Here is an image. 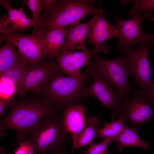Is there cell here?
Returning <instances> with one entry per match:
<instances>
[{"mask_svg": "<svg viewBox=\"0 0 154 154\" xmlns=\"http://www.w3.org/2000/svg\"><path fill=\"white\" fill-rule=\"evenodd\" d=\"M60 112L42 118L28 132L34 154H54L65 149L70 142V135L63 128Z\"/></svg>", "mask_w": 154, "mask_h": 154, "instance_id": "cell-3", "label": "cell"}, {"mask_svg": "<svg viewBox=\"0 0 154 154\" xmlns=\"http://www.w3.org/2000/svg\"><path fill=\"white\" fill-rule=\"evenodd\" d=\"M23 2L30 10L36 26L40 22L42 18L40 13L41 11L42 0H25Z\"/></svg>", "mask_w": 154, "mask_h": 154, "instance_id": "cell-26", "label": "cell"}, {"mask_svg": "<svg viewBox=\"0 0 154 154\" xmlns=\"http://www.w3.org/2000/svg\"><path fill=\"white\" fill-rule=\"evenodd\" d=\"M143 40L144 41L154 42V34L153 33H143Z\"/></svg>", "mask_w": 154, "mask_h": 154, "instance_id": "cell-30", "label": "cell"}, {"mask_svg": "<svg viewBox=\"0 0 154 154\" xmlns=\"http://www.w3.org/2000/svg\"><path fill=\"white\" fill-rule=\"evenodd\" d=\"M106 13L104 9L99 8L94 14L86 45L92 44L97 47L110 38L118 37V32L115 26L111 25L105 19Z\"/></svg>", "mask_w": 154, "mask_h": 154, "instance_id": "cell-13", "label": "cell"}, {"mask_svg": "<svg viewBox=\"0 0 154 154\" xmlns=\"http://www.w3.org/2000/svg\"><path fill=\"white\" fill-rule=\"evenodd\" d=\"M154 42L144 41L137 47L121 50L126 57L130 76L139 89L149 92L153 89V83L151 81L150 66L148 55L150 48Z\"/></svg>", "mask_w": 154, "mask_h": 154, "instance_id": "cell-7", "label": "cell"}, {"mask_svg": "<svg viewBox=\"0 0 154 154\" xmlns=\"http://www.w3.org/2000/svg\"><path fill=\"white\" fill-rule=\"evenodd\" d=\"M54 154H70L65 149H64Z\"/></svg>", "mask_w": 154, "mask_h": 154, "instance_id": "cell-32", "label": "cell"}, {"mask_svg": "<svg viewBox=\"0 0 154 154\" xmlns=\"http://www.w3.org/2000/svg\"><path fill=\"white\" fill-rule=\"evenodd\" d=\"M3 41L12 43L28 64L41 63L46 57L40 43L32 34L25 35L17 32L0 33V44Z\"/></svg>", "mask_w": 154, "mask_h": 154, "instance_id": "cell-9", "label": "cell"}, {"mask_svg": "<svg viewBox=\"0 0 154 154\" xmlns=\"http://www.w3.org/2000/svg\"><path fill=\"white\" fill-rule=\"evenodd\" d=\"M86 68L89 69L93 81L90 85L85 88L84 97L88 96L96 98L111 112V121L115 120L118 108L125 97L115 90L113 86L101 75L88 67Z\"/></svg>", "mask_w": 154, "mask_h": 154, "instance_id": "cell-8", "label": "cell"}, {"mask_svg": "<svg viewBox=\"0 0 154 154\" xmlns=\"http://www.w3.org/2000/svg\"><path fill=\"white\" fill-rule=\"evenodd\" d=\"M138 131L127 125L118 135L115 142H118L116 148L121 152L123 148L126 147H139L144 150L150 148V143L143 140L139 136Z\"/></svg>", "mask_w": 154, "mask_h": 154, "instance_id": "cell-17", "label": "cell"}, {"mask_svg": "<svg viewBox=\"0 0 154 154\" xmlns=\"http://www.w3.org/2000/svg\"><path fill=\"white\" fill-rule=\"evenodd\" d=\"M87 114V109L83 104H80L64 109L62 116V125L65 133L71 136L72 153L76 149L78 135L86 125Z\"/></svg>", "mask_w": 154, "mask_h": 154, "instance_id": "cell-12", "label": "cell"}, {"mask_svg": "<svg viewBox=\"0 0 154 154\" xmlns=\"http://www.w3.org/2000/svg\"><path fill=\"white\" fill-rule=\"evenodd\" d=\"M125 122L123 118L120 117L117 120L104 122L103 127L98 130L97 137L104 139L117 136L123 128Z\"/></svg>", "mask_w": 154, "mask_h": 154, "instance_id": "cell-24", "label": "cell"}, {"mask_svg": "<svg viewBox=\"0 0 154 154\" xmlns=\"http://www.w3.org/2000/svg\"><path fill=\"white\" fill-rule=\"evenodd\" d=\"M153 73L154 75V69H153ZM153 83V87L152 91L150 92V95L154 101V82Z\"/></svg>", "mask_w": 154, "mask_h": 154, "instance_id": "cell-33", "label": "cell"}, {"mask_svg": "<svg viewBox=\"0 0 154 154\" xmlns=\"http://www.w3.org/2000/svg\"><path fill=\"white\" fill-rule=\"evenodd\" d=\"M81 78L65 76L59 69L49 79L39 94L54 107L61 110L80 104L88 82L92 79L90 71L86 68Z\"/></svg>", "mask_w": 154, "mask_h": 154, "instance_id": "cell-2", "label": "cell"}, {"mask_svg": "<svg viewBox=\"0 0 154 154\" xmlns=\"http://www.w3.org/2000/svg\"><path fill=\"white\" fill-rule=\"evenodd\" d=\"M117 135L114 137L106 138L100 142L93 144L89 146L87 151L81 154H109L108 145L111 142L115 141Z\"/></svg>", "mask_w": 154, "mask_h": 154, "instance_id": "cell-25", "label": "cell"}, {"mask_svg": "<svg viewBox=\"0 0 154 154\" xmlns=\"http://www.w3.org/2000/svg\"><path fill=\"white\" fill-rule=\"evenodd\" d=\"M17 145L14 154H34L33 145L29 141L25 140Z\"/></svg>", "mask_w": 154, "mask_h": 154, "instance_id": "cell-27", "label": "cell"}, {"mask_svg": "<svg viewBox=\"0 0 154 154\" xmlns=\"http://www.w3.org/2000/svg\"><path fill=\"white\" fill-rule=\"evenodd\" d=\"M31 65L23 61L7 70L0 75V82L13 85L16 92H18L24 76Z\"/></svg>", "mask_w": 154, "mask_h": 154, "instance_id": "cell-19", "label": "cell"}, {"mask_svg": "<svg viewBox=\"0 0 154 154\" xmlns=\"http://www.w3.org/2000/svg\"><path fill=\"white\" fill-rule=\"evenodd\" d=\"M15 47L11 42L6 41L0 48V75L17 64L25 61Z\"/></svg>", "mask_w": 154, "mask_h": 154, "instance_id": "cell-18", "label": "cell"}, {"mask_svg": "<svg viewBox=\"0 0 154 154\" xmlns=\"http://www.w3.org/2000/svg\"><path fill=\"white\" fill-rule=\"evenodd\" d=\"M24 98L15 100L0 123L1 135L2 133L3 134L5 129H11L15 131V145L25 140V135L41 118L61 111L42 97Z\"/></svg>", "mask_w": 154, "mask_h": 154, "instance_id": "cell-1", "label": "cell"}, {"mask_svg": "<svg viewBox=\"0 0 154 154\" xmlns=\"http://www.w3.org/2000/svg\"><path fill=\"white\" fill-rule=\"evenodd\" d=\"M6 151L2 146H0V154H7Z\"/></svg>", "mask_w": 154, "mask_h": 154, "instance_id": "cell-31", "label": "cell"}, {"mask_svg": "<svg viewBox=\"0 0 154 154\" xmlns=\"http://www.w3.org/2000/svg\"><path fill=\"white\" fill-rule=\"evenodd\" d=\"M94 0H58L51 10L42 16L40 22L34 27L31 34L36 35L48 30L66 27L79 22L82 18L94 14L98 8Z\"/></svg>", "mask_w": 154, "mask_h": 154, "instance_id": "cell-4", "label": "cell"}, {"mask_svg": "<svg viewBox=\"0 0 154 154\" xmlns=\"http://www.w3.org/2000/svg\"><path fill=\"white\" fill-rule=\"evenodd\" d=\"M15 100L11 98H5L0 96V116L2 117L4 110L7 107H10L14 104Z\"/></svg>", "mask_w": 154, "mask_h": 154, "instance_id": "cell-29", "label": "cell"}, {"mask_svg": "<svg viewBox=\"0 0 154 154\" xmlns=\"http://www.w3.org/2000/svg\"><path fill=\"white\" fill-rule=\"evenodd\" d=\"M59 69L57 63L53 61L31 65L17 92L19 97L24 98L30 92L39 94L49 79Z\"/></svg>", "mask_w": 154, "mask_h": 154, "instance_id": "cell-10", "label": "cell"}, {"mask_svg": "<svg viewBox=\"0 0 154 154\" xmlns=\"http://www.w3.org/2000/svg\"><path fill=\"white\" fill-rule=\"evenodd\" d=\"M109 51L108 46L104 43L99 46L94 47L92 49H87L82 51L73 52V55L76 65L80 70L82 67L87 68L89 66L90 60L93 55L100 52L106 54Z\"/></svg>", "mask_w": 154, "mask_h": 154, "instance_id": "cell-23", "label": "cell"}, {"mask_svg": "<svg viewBox=\"0 0 154 154\" xmlns=\"http://www.w3.org/2000/svg\"><path fill=\"white\" fill-rule=\"evenodd\" d=\"M0 3L8 13V16L3 15L0 20V33L23 31L29 27H35V21L25 14L23 8L14 9L7 0H1Z\"/></svg>", "mask_w": 154, "mask_h": 154, "instance_id": "cell-14", "label": "cell"}, {"mask_svg": "<svg viewBox=\"0 0 154 154\" xmlns=\"http://www.w3.org/2000/svg\"><path fill=\"white\" fill-rule=\"evenodd\" d=\"M92 20V18L84 23L79 21L68 28L66 38L59 55L69 50L76 49L83 50L87 49L85 42Z\"/></svg>", "mask_w": 154, "mask_h": 154, "instance_id": "cell-16", "label": "cell"}, {"mask_svg": "<svg viewBox=\"0 0 154 154\" xmlns=\"http://www.w3.org/2000/svg\"></svg>", "mask_w": 154, "mask_h": 154, "instance_id": "cell-34", "label": "cell"}, {"mask_svg": "<svg viewBox=\"0 0 154 154\" xmlns=\"http://www.w3.org/2000/svg\"><path fill=\"white\" fill-rule=\"evenodd\" d=\"M100 126V121L96 117L91 116L86 118L85 126L78 135L76 149L93 144L94 140L97 138Z\"/></svg>", "mask_w": 154, "mask_h": 154, "instance_id": "cell-20", "label": "cell"}, {"mask_svg": "<svg viewBox=\"0 0 154 154\" xmlns=\"http://www.w3.org/2000/svg\"><path fill=\"white\" fill-rule=\"evenodd\" d=\"M120 3L123 6L129 3L133 4V8L128 12L130 16L137 14L144 19H147L150 21H154V0H121Z\"/></svg>", "mask_w": 154, "mask_h": 154, "instance_id": "cell-22", "label": "cell"}, {"mask_svg": "<svg viewBox=\"0 0 154 154\" xmlns=\"http://www.w3.org/2000/svg\"><path fill=\"white\" fill-rule=\"evenodd\" d=\"M122 117L129 126L138 131L140 127L154 119V101L150 92L133 88L118 108L116 117Z\"/></svg>", "mask_w": 154, "mask_h": 154, "instance_id": "cell-5", "label": "cell"}, {"mask_svg": "<svg viewBox=\"0 0 154 154\" xmlns=\"http://www.w3.org/2000/svg\"><path fill=\"white\" fill-rule=\"evenodd\" d=\"M73 51L68 50L58 55L56 58V63L63 74L70 77L82 78L84 76L85 72L81 73L77 67L73 57Z\"/></svg>", "mask_w": 154, "mask_h": 154, "instance_id": "cell-21", "label": "cell"}, {"mask_svg": "<svg viewBox=\"0 0 154 154\" xmlns=\"http://www.w3.org/2000/svg\"><path fill=\"white\" fill-rule=\"evenodd\" d=\"M130 19L122 20L117 15L116 16L115 26L118 34V46L117 51L131 48L132 46L138 45L144 42L143 33L141 28L142 21L144 19L140 15H132Z\"/></svg>", "mask_w": 154, "mask_h": 154, "instance_id": "cell-11", "label": "cell"}, {"mask_svg": "<svg viewBox=\"0 0 154 154\" xmlns=\"http://www.w3.org/2000/svg\"><path fill=\"white\" fill-rule=\"evenodd\" d=\"M58 0H43L42 2L41 11L43 13L42 16H44L52 9Z\"/></svg>", "mask_w": 154, "mask_h": 154, "instance_id": "cell-28", "label": "cell"}, {"mask_svg": "<svg viewBox=\"0 0 154 154\" xmlns=\"http://www.w3.org/2000/svg\"><path fill=\"white\" fill-rule=\"evenodd\" d=\"M88 67L103 76L123 97L128 96L131 92L128 80L130 76L128 64L122 53L117 58L112 59L103 58L98 54L95 55L91 59Z\"/></svg>", "mask_w": 154, "mask_h": 154, "instance_id": "cell-6", "label": "cell"}, {"mask_svg": "<svg viewBox=\"0 0 154 154\" xmlns=\"http://www.w3.org/2000/svg\"><path fill=\"white\" fill-rule=\"evenodd\" d=\"M67 32L68 28H60L50 29L38 35H32L40 43L46 56L54 59L59 55Z\"/></svg>", "mask_w": 154, "mask_h": 154, "instance_id": "cell-15", "label": "cell"}]
</instances>
